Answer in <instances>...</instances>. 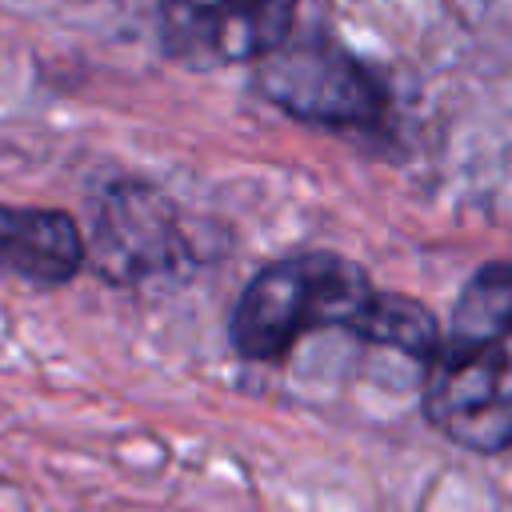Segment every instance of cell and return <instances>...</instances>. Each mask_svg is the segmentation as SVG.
<instances>
[{"label": "cell", "instance_id": "5", "mask_svg": "<svg viewBox=\"0 0 512 512\" xmlns=\"http://www.w3.org/2000/svg\"><path fill=\"white\" fill-rule=\"evenodd\" d=\"M88 260L80 224L60 208L0 204V272L56 288L68 284Z\"/></svg>", "mask_w": 512, "mask_h": 512}, {"label": "cell", "instance_id": "7", "mask_svg": "<svg viewBox=\"0 0 512 512\" xmlns=\"http://www.w3.org/2000/svg\"><path fill=\"white\" fill-rule=\"evenodd\" d=\"M232 0H160V28H164V48L180 60L204 64L212 32Z\"/></svg>", "mask_w": 512, "mask_h": 512}, {"label": "cell", "instance_id": "1", "mask_svg": "<svg viewBox=\"0 0 512 512\" xmlns=\"http://www.w3.org/2000/svg\"><path fill=\"white\" fill-rule=\"evenodd\" d=\"M320 328H344L420 364H428L440 340V324L420 300L376 292L368 272L336 252H300L264 264L232 308L228 340L236 356L276 364Z\"/></svg>", "mask_w": 512, "mask_h": 512}, {"label": "cell", "instance_id": "2", "mask_svg": "<svg viewBox=\"0 0 512 512\" xmlns=\"http://www.w3.org/2000/svg\"><path fill=\"white\" fill-rule=\"evenodd\" d=\"M424 416L452 444L512 448V260L484 264L460 292L424 364Z\"/></svg>", "mask_w": 512, "mask_h": 512}, {"label": "cell", "instance_id": "4", "mask_svg": "<svg viewBox=\"0 0 512 512\" xmlns=\"http://www.w3.org/2000/svg\"><path fill=\"white\" fill-rule=\"evenodd\" d=\"M188 240L176 224V208L144 184H120L104 196L92 236V264L104 280L136 284L188 260Z\"/></svg>", "mask_w": 512, "mask_h": 512}, {"label": "cell", "instance_id": "3", "mask_svg": "<svg viewBox=\"0 0 512 512\" xmlns=\"http://www.w3.org/2000/svg\"><path fill=\"white\" fill-rule=\"evenodd\" d=\"M256 88L280 112L320 128H376L384 120L380 80L336 40H284L256 60Z\"/></svg>", "mask_w": 512, "mask_h": 512}, {"label": "cell", "instance_id": "6", "mask_svg": "<svg viewBox=\"0 0 512 512\" xmlns=\"http://www.w3.org/2000/svg\"><path fill=\"white\" fill-rule=\"evenodd\" d=\"M300 0H232L212 32L208 60L256 64L292 36V16Z\"/></svg>", "mask_w": 512, "mask_h": 512}]
</instances>
